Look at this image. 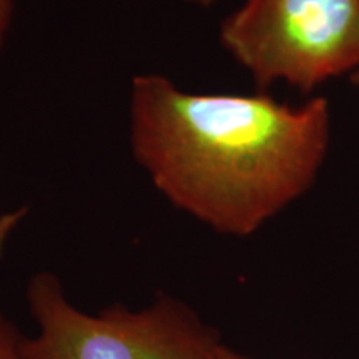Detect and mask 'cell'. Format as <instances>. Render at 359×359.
Here are the masks:
<instances>
[{"label":"cell","instance_id":"obj_1","mask_svg":"<svg viewBox=\"0 0 359 359\" xmlns=\"http://www.w3.org/2000/svg\"><path fill=\"white\" fill-rule=\"evenodd\" d=\"M133 158L178 210L228 236H251L314 185L331 142L325 97L193 93L160 74L130 85Z\"/></svg>","mask_w":359,"mask_h":359},{"label":"cell","instance_id":"obj_2","mask_svg":"<svg viewBox=\"0 0 359 359\" xmlns=\"http://www.w3.org/2000/svg\"><path fill=\"white\" fill-rule=\"evenodd\" d=\"M27 303L37 323L34 338H22L27 359H208L219 334L173 296L150 306L120 304L97 314L79 309L50 271L30 278Z\"/></svg>","mask_w":359,"mask_h":359},{"label":"cell","instance_id":"obj_3","mask_svg":"<svg viewBox=\"0 0 359 359\" xmlns=\"http://www.w3.org/2000/svg\"><path fill=\"white\" fill-rule=\"evenodd\" d=\"M218 35L258 88L311 93L359 72V0H243Z\"/></svg>","mask_w":359,"mask_h":359},{"label":"cell","instance_id":"obj_4","mask_svg":"<svg viewBox=\"0 0 359 359\" xmlns=\"http://www.w3.org/2000/svg\"><path fill=\"white\" fill-rule=\"evenodd\" d=\"M22 338L24 334L0 309V359H27L22 351Z\"/></svg>","mask_w":359,"mask_h":359},{"label":"cell","instance_id":"obj_5","mask_svg":"<svg viewBox=\"0 0 359 359\" xmlns=\"http://www.w3.org/2000/svg\"><path fill=\"white\" fill-rule=\"evenodd\" d=\"M25 217V208H17L12 212H6L0 215V257H2L4 248H6L8 238L15 228L22 223V219Z\"/></svg>","mask_w":359,"mask_h":359},{"label":"cell","instance_id":"obj_6","mask_svg":"<svg viewBox=\"0 0 359 359\" xmlns=\"http://www.w3.org/2000/svg\"><path fill=\"white\" fill-rule=\"evenodd\" d=\"M13 2L15 0H0V52H2L7 35L11 32L13 19Z\"/></svg>","mask_w":359,"mask_h":359},{"label":"cell","instance_id":"obj_7","mask_svg":"<svg viewBox=\"0 0 359 359\" xmlns=\"http://www.w3.org/2000/svg\"><path fill=\"white\" fill-rule=\"evenodd\" d=\"M208 359H255V358L238 353V351H235V349L228 348L226 344L222 343V344H218L217 349H215L212 354H210Z\"/></svg>","mask_w":359,"mask_h":359},{"label":"cell","instance_id":"obj_8","mask_svg":"<svg viewBox=\"0 0 359 359\" xmlns=\"http://www.w3.org/2000/svg\"><path fill=\"white\" fill-rule=\"evenodd\" d=\"M185 2L191 4V6H196V7H201V8H208L215 6V4L218 2V0H185Z\"/></svg>","mask_w":359,"mask_h":359},{"label":"cell","instance_id":"obj_9","mask_svg":"<svg viewBox=\"0 0 359 359\" xmlns=\"http://www.w3.org/2000/svg\"><path fill=\"white\" fill-rule=\"evenodd\" d=\"M351 82H353L354 85H356V87H359V72H356V74L353 75V77H351Z\"/></svg>","mask_w":359,"mask_h":359}]
</instances>
